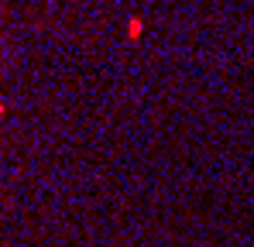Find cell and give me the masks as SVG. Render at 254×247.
I'll list each match as a JSON object with an SVG mask.
<instances>
[{
	"label": "cell",
	"mask_w": 254,
	"mask_h": 247,
	"mask_svg": "<svg viewBox=\"0 0 254 247\" xmlns=\"http://www.w3.org/2000/svg\"><path fill=\"white\" fill-rule=\"evenodd\" d=\"M141 28H144V24H141V21L134 17V21L127 24V38H130V41H137V38H141Z\"/></svg>",
	"instance_id": "1"
}]
</instances>
